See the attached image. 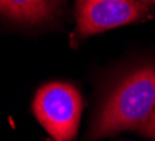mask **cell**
Segmentation results:
<instances>
[{"mask_svg":"<svg viewBox=\"0 0 155 141\" xmlns=\"http://www.w3.org/2000/svg\"><path fill=\"white\" fill-rule=\"evenodd\" d=\"M155 110V66H145L129 74L112 91L97 116L90 140L122 130L140 129Z\"/></svg>","mask_w":155,"mask_h":141,"instance_id":"1","label":"cell"},{"mask_svg":"<svg viewBox=\"0 0 155 141\" xmlns=\"http://www.w3.org/2000/svg\"><path fill=\"white\" fill-rule=\"evenodd\" d=\"M32 109L53 141H73L76 137L83 101L73 85L64 83L43 85L36 92Z\"/></svg>","mask_w":155,"mask_h":141,"instance_id":"2","label":"cell"},{"mask_svg":"<svg viewBox=\"0 0 155 141\" xmlns=\"http://www.w3.org/2000/svg\"><path fill=\"white\" fill-rule=\"evenodd\" d=\"M77 10V31L81 36L127 25L148 14L144 3L137 0H88Z\"/></svg>","mask_w":155,"mask_h":141,"instance_id":"3","label":"cell"},{"mask_svg":"<svg viewBox=\"0 0 155 141\" xmlns=\"http://www.w3.org/2000/svg\"><path fill=\"white\" fill-rule=\"evenodd\" d=\"M51 0H0V13L15 21L39 22L52 15Z\"/></svg>","mask_w":155,"mask_h":141,"instance_id":"4","label":"cell"},{"mask_svg":"<svg viewBox=\"0 0 155 141\" xmlns=\"http://www.w3.org/2000/svg\"><path fill=\"white\" fill-rule=\"evenodd\" d=\"M140 131L143 134H145V136H148V137H151L152 140H155V110L140 126Z\"/></svg>","mask_w":155,"mask_h":141,"instance_id":"5","label":"cell"},{"mask_svg":"<svg viewBox=\"0 0 155 141\" xmlns=\"http://www.w3.org/2000/svg\"><path fill=\"white\" fill-rule=\"evenodd\" d=\"M85 2H88V0H76V4H77V8H80L81 6H83Z\"/></svg>","mask_w":155,"mask_h":141,"instance_id":"6","label":"cell"},{"mask_svg":"<svg viewBox=\"0 0 155 141\" xmlns=\"http://www.w3.org/2000/svg\"><path fill=\"white\" fill-rule=\"evenodd\" d=\"M137 2H141V3H155V0H137Z\"/></svg>","mask_w":155,"mask_h":141,"instance_id":"7","label":"cell"}]
</instances>
